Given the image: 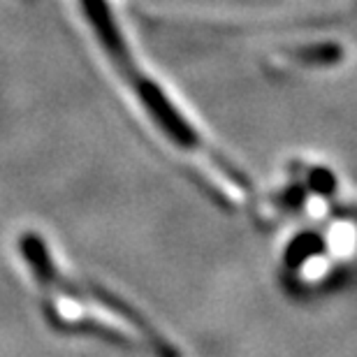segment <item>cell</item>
<instances>
[{"instance_id": "obj_1", "label": "cell", "mask_w": 357, "mask_h": 357, "mask_svg": "<svg viewBox=\"0 0 357 357\" xmlns=\"http://www.w3.org/2000/svg\"><path fill=\"white\" fill-rule=\"evenodd\" d=\"M82 7L89 17V24L96 28L98 38L102 42V47L107 49V54L112 56V61L121 68V73L132 79L137 73H135L130 52H128L126 42L121 38L119 26H116V21H114V14L109 10V5H107V0H82Z\"/></svg>"}]
</instances>
